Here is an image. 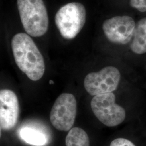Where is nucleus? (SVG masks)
<instances>
[{"label":"nucleus","instance_id":"1","mask_svg":"<svg viewBox=\"0 0 146 146\" xmlns=\"http://www.w3.org/2000/svg\"><path fill=\"white\" fill-rule=\"evenodd\" d=\"M11 49L18 67L32 81L42 78L45 72L43 57L28 34L20 33L11 40Z\"/></svg>","mask_w":146,"mask_h":146},{"label":"nucleus","instance_id":"2","mask_svg":"<svg viewBox=\"0 0 146 146\" xmlns=\"http://www.w3.org/2000/svg\"><path fill=\"white\" fill-rule=\"evenodd\" d=\"M23 27L32 37L44 35L48 29L49 18L43 0H17Z\"/></svg>","mask_w":146,"mask_h":146},{"label":"nucleus","instance_id":"3","mask_svg":"<svg viewBox=\"0 0 146 146\" xmlns=\"http://www.w3.org/2000/svg\"><path fill=\"white\" fill-rule=\"evenodd\" d=\"M86 11L78 2L69 3L62 7L55 16V22L61 36L72 40L78 35L86 22Z\"/></svg>","mask_w":146,"mask_h":146},{"label":"nucleus","instance_id":"4","mask_svg":"<svg viewBox=\"0 0 146 146\" xmlns=\"http://www.w3.org/2000/svg\"><path fill=\"white\" fill-rule=\"evenodd\" d=\"M113 93L94 96L91 101V108L95 116L104 125L115 127L125 120V111L115 102Z\"/></svg>","mask_w":146,"mask_h":146},{"label":"nucleus","instance_id":"5","mask_svg":"<svg viewBox=\"0 0 146 146\" xmlns=\"http://www.w3.org/2000/svg\"><path fill=\"white\" fill-rule=\"evenodd\" d=\"M76 108V100L74 95L61 94L56 100L50 111V120L52 125L58 131H70L75 122Z\"/></svg>","mask_w":146,"mask_h":146},{"label":"nucleus","instance_id":"6","mask_svg":"<svg viewBox=\"0 0 146 146\" xmlns=\"http://www.w3.org/2000/svg\"><path fill=\"white\" fill-rule=\"evenodd\" d=\"M119 70L113 66L104 67L98 72L88 74L84 78V87L93 96L113 93L120 83Z\"/></svg>","mask_w":146,"mask_h":146},{"label":"nucleus","instance_id":"7","mask_svg":"<svg viewBox=\"0 0 146 146\" xmlns=\"http://www.w3.org/2000/svg\"><path fill=\"white\" fill-rule=\"evenodd\" d=\"M135 26L134 19L130 16H115L104 21L102 29L110 42L126 44L133 36Z\"/></svg>","mask_w":146,"mask_h":146},{"label":"nucleus","instance_id":"8","mask_svg":"<svg viewBox=\"0 0 146 146\" xmlns=\"http://www.w3.org/2000/svg\"><path fill=\"white\" fill-rule=\"evenodd\" d=\"M19 103L12 90L2 89L0 92V125L1 130L9 131L17 123L19 116Z\"/></svg>","mask_w":146,"mask_h":146},{"label":"nucleus","instance_id":"9","mask_svg":"<svg viewBox=\"0 0 146 146\" xmlns=\"http://www.w3.org/2000/svg\"><path fill=\"white\" fill-rule=\"evenodd\" d=\"M131 48L133 52L137 54L146 53V17L142 19L136 25Z\"/></svg>","mask_w":146,"mask_h":146},{"label":"nucleus","instance_id":"10","mask_svg":"<svg viewBox=\"0 0 146 146\" xmlns=\"http://www.w3.org/2000/svg\"><path fill=\"white\" fill-rule=\"evenodd\" d=\"M19 134L25 142L33 146H44L48 141L47 135L43 132L31 127H23Z\"/></svg>","mask_w":146,"mask_h":146},{"label":"nucleus","instance_id":"11","mask_svg":"<svg viewBox=\"0 0 146 146\" xmlns=\"http://www.w3.org/2000/svg\"><path fill=\"white\" fill-rule=\"evenodd\" d=\"M66 146H90L88 134L84 129L74 127L68 132L66 137Z\"/></svg>","mask_w":146,"mask_h":146},{"label":"nucleus","instance_id":"12","mask_svg":"<svg viewBox=\"0 0 146 146\" xmlns=\"http://www.w3.org/2000/svg\"><path fill=\"white\" fill-rule=\"evenodd\" d=\"M132 7L141 12H146V0H131Z\"/></svg>","mask_w":146,"mask_h":146},{"label":"nucleus","instance_id":"13","mask_svg":"<svg viewBox=\"0 0 146 146\" xmlns=\"http://www.w3.org/2000/svg\"><path fill=\"white\" fill-rule=\"evenodd\" d=\"M110 146H135V145L128 139L117 138L111 142Z\"/></svg>","mask_w":146,"mask_h":146},{"label":"nucleus","instance_id":"14","mask_svg":"<svg viewBox=\"0 0 146 146\" xmlns=\"http://www.w3.org/2000/svg\"><path fill=\"white\" fill-rule=\"evenodd\" d=\"M49 84H54V82L51 80V81H49Z\"/></svg>","mask_w":146,"mask_h":146}]
</instances>
